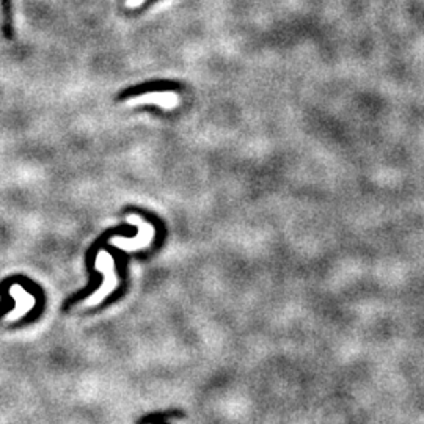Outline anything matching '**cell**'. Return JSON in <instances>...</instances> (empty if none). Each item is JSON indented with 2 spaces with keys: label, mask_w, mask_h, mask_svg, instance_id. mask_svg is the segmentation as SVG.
Segmentation results:
<instances>
[{
  "label": "cell",
  "mask_w": 424,
  "mask_h": 424,
  "mask_svg": "<svg viewBox=\"0 0 424 424\" xmlns=\"http://www.w3.org/2000/svg\"><path fill=\"white\" fill-rule=\"evenodd\" d=\"M95 266H96V269L103 273L104 282H103V286H101L98 291H96L93 296H91L87 300V302H85V307H93V305L101 303L118 286V277H116V273L114 271L115 269V261H114V258L107 253V251H104V250L99 251L98 256H96Z\"/></svg>",
  "instance_id": "cell-1"
},
{
  "label": "cell",
  "mask_w": 424,
  "mask_h": 424,
  "mask_svg": "<svg viewBox=\"0 0 424 424\" xmlns=\"http://www.w3.org/2000/svg\"><path fill=\"white\" fill-rule=\"evenodd\" d=\"M127 220H131L132 223H136L138 227V236L134 239L127 238H112L110 244L118 249L126 250V251H136L140 249H147V247L151 244V240L154 238V228L149 227V225H145L140 222V219L136 216L127 217Z\"/></svg>",
  "instance_id": "cell-2"
},
{
  "label": "cell",
  "mask_w": 424,
  "mask_h": 424,
  "mask_svg": "<svg viewBox=\"0 0 424 424\" xmlns=\"http://www.w3.org/2000/svg\"><path fill=\"white\" fill-rule=\"evenodd\" d=\"M179 88V84L173 82V80H149V82L134 85L118 96V101L127 99V98H136V96L147 95L149 91H167V90H176Z\"/></svg>",
  "instance_id": "cell-3"
},
{
  "label": "cell",
  "mask_w": 424,
  "mask_h": 424,
  "mask_svg": "<svg viewBox=\"0 0 424 424\" xmlns=\"http://www.w3.org/2000/svg\"><path fill=\"white\" fill-rule=\"evenodd\" d=\"M153 2H158V0H147V2L143 3V7H148V5H149V3H153Z\"/></svg>",
  "instance_id": "cell-4"
},
{
  "label": "cell",
  "mask_w": 424,
  "mask_h": 424,
  "mask_svg": "<svg viewBox=\"0 0 424 424\" xmlns=\"http://www.w3.org/2000/svg\"><path fill=\"white\" fill-rule=\"evenodd\" d=\"M0 10H2V2H0Z\"/></svg>",
  "instance_id": "cell-5"
}]
</instances>
